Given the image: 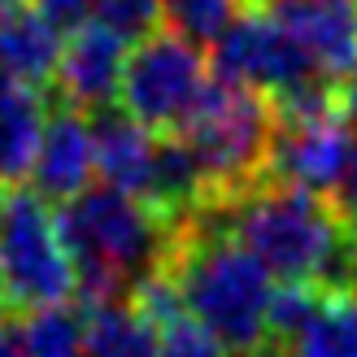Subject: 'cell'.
Listing matches in <instances>:
<instances>
[{"label": "cell", "instance_id": "obj_10", "mask_svg": "<svg viewBox=\"0 0 357 357\" xmlns=\"http://www.w3.org/2000/svg\"><path fill=\"white\" fill-rule=\"evenodd\" d=\"M92 170H96L92 118L70 109V105L48 109L40 153H35V166H31V192L52 209H61L66 201H75L79 192L92 188Z\"/></svg>", "mask_w": 357, "mask_h": 357}, {"label": "cell", "instance_id": "obj_11", "mask_svg": "<svg viewBox=\"0 0 357 357\" xmlns=\"http://www.w3.org/2000/svg\"><path fill=\"white\" fill-rule=\"evenodd\" d=\"M92 153L100 183L153 201L157 174H162V135L144 131L122 109H105L92 114Z\"/></svg>", "mask_w": 357, "mask_h": 357}, {"label": "cell", "instance_id": "obj_5", "mask_svg": "<svg viewBox=\"0 0 357 357\" xmlns=\"http://www.w3.org/2000/svg\"><path fill=\"white\" fill-rule=\"evenodd\" d=\"M70 296L75 271L57 236V209L22 183L0 192V314L22 318Z\"/></svg>", "mask_w": 357, "mask_h": 357}, {"label": "cell", "instance_id": "obj_3", "mask_svg": "<svg viewBox=\"0 0 357 357\" xmlns=\"http://www.w3.org/2000/svg\"><path fill=\"white\" fill-rule=\"evenodd\" d=\"M166 279L174 283L183 310L201 323L231 357L266 349V305L271 275L253 253L227 236L209 209L174 227L166 257Z\"/></svg>", "mask_w": 357, "mask_h": 357}, {"label": "cell", "instance_id": "obj_25", "mask_svg": "<svg viewBox=\"0 0 357 357\" xmlns=\"http://www.w3.org/2000/svg\"><path fill=\"white\" fill-rule=\"evenodd\" d=\"M5 5H13V0H0V9H5Z\"/></svg>", "mask_w": 357, "mask_h": 357}, {"label": "cell", "instance_id": "obj_9", "mask_svg": "<svg viewBox=\"0 0 357 357\" xmlns=\"http://www.w3.org/2000/svg\"><path fill=\"white\" fill-rule=\"evenodd\" d=\"M131 40L118 35L114 26L83 17L79 26H70L66 44H61V61L52 75V92L61 96V105L79 114H105L118 100V79H122V61H127Z\"/></svg>", "mask_w": 357, "mask_h": 357}, {"label": "cell", "instance_id": "obj_13", "mask_svg": "<svg viewBox=\"0 0 357 357\" xmlns=\"http://www.w3.org/2000/svg\"><path fill=\"white\" fill-rule=\"evenodd\" d=\"M48 122L44 87H26L13 79H0V178L17 188L35 166L40 135Z\"/></svg>", "mask_w": 357, "mask_h": 357}, {"label": "cell", "instance_id": "obj_12", "mask_svg": "<svg viewBox=\"0 0 357 357\" xmlns=\"http://www.w3.org/2000/svg\"><path fill=\"white\" fill-rule=\"evenodd\" d=\"M61 44L66 31L52 26L31 0H13V5L0 9V79L26 87H52Z\"/></svg>", "mask_w": 357, "mask_h": 357}, {"label": "cell", "instance_id": "obj_19", "mask_svg": "<svg viewBox=\"0 0 357 357\" xmlns=\"http://www.w3.org/2000/svg\"><path fill=\"white\" fill-rule=\"evenodd\" d=\"M96 22L114 26L127 40H139L153 26H162V0H96Z\"/></svg>", "mask_w": 357, "mask_h": 357}, {"label": "cell", "instance_id": "obj_6", "mask_svg": "<svg viewBox=\"0 0 357 357\" xmlns=\"http://www.w3.org/2000/svg\"><path fill=\"white\" fill-rule=\"evenodd\" d=\"M205 83H209L205 48L162 22L127 48L118 79V109L153 135H174L192 114L196 96L205 92Z\"/></svg>", "mask_w": 357, "mask_h": 357}, {"label": "cell", "instance_id": "obj_2", "mask_svg": "<svg viewBox=\"0 0 357 357\" xmlns=\"http://www.w3.org/2000/svg\"><path fill=\"white\" fill-rule=\"evenodd\" d=\"M209 213L279 283H318V288L349 283L357 236L335 218L323 196L288 183H257L253 192Z\"/></svg>", "mask_w": 357, "mask_h": 357}, {"label": "cell", "instance_id": "obj_4", "mask_svg": "<svg viewBox=\"0 0 357 357\" xmlns=\"http://www.w3.org/2000/svg\"><path fill=\"white\" fill-rule=\"evenodd\" d=\"M174 139L188 149L205 188V209H218L236 196L266 183L275 149V105L240 83L209 75L192 114Z\"/></svg>", "mask_w": 357, "mask_h": 357}, {"label": "cell", "instance_id": "obj_22", "mask_svg": "<svg viewBox=\"0 0 357 357\" xmlns=\"http://www.w3.org/2000/svg\"><path fill=\"white\" fill-rule=\"evenodd\" d=\"M0 357H26L22 335H17V318L0 314Z\"/></svg>", "mask_w": 357, "mask_h": 357}, {"label": "cell", "instance_id": "obj_24", "mask_svg": "<svg viewBox=\"0 0 357 357\" xmlns=\"http://www.w3.org/2000/svg\"><path fill=\"white\" fill-rule=\"evenodd\" d=\"M344 288L357 296V244H353V261H349V283H344Z\"/></svg>", "mask_w": 357, "mask_h": 357}, {"label": "cell", "instance_id": "obj_14", "mask_svg": "<svg viewBox=\"0 0 357 357\" xmlns=\"http://www.w3.org/2000/svg\"><path fill=\"white\" fill-rule=\"evenodd\" d=\"M271 357H357V296L349 288H327L314 314Z\"/></svg>", "mask_w": 357, "mask_h": 357}, {"label": "cell", "instance_id": "obj_1", "mask_svg": "<svg viewBox=\"0 0 357 357\" xmlns=\"http://www.w3.org/2000/svg\"><path fill=\"white\" fill-rule=\"evenodd\" d=\"M174 218L131 192L96 183L57 209V236L66 244L75 296L83 305L131 301L139 283L166 271Z\"/></svg>", "mask_w": 357, "mask_h": 357}, {"label": "cell", "instance_id": "obj_16", "mask_svg": "<svg viewBox=\"0 0 357 357\" xmlns=\"http://www.w3.org/2000/svg\"><path fill=\"white\" fill-rule=\"evenodd\" d=\"M83 323L87 310L70 305H44L17 318V335H22L26 357H83Z\"/></svg>", "mask_w": 357, "mask_h": 357}, {"label": "cell", "instance_id": "obj_15", "mask_svg": "<svg viewBox=\"0 0 357 357\" xmlns=\"http://www.w3.org/2000/svg\"><path fill=\"white\" fill-rule=\"evenodd\" d=\"M83 357H157V327L131 301L83 305Z\"/></svg>", "mask_w": 357, "mask_h": 357}, {"label": "cell", "instance_id": "obj_18", "mask_svg": "<svg viewBox=\"0 0 357 357\" xmlns=\"http://www.w3.org/2000/svg\"><path fill=\"white\" fill-rule=\"evenodd\" d=\"M157 357H231L188 310H174L157 323Z\"/></svg>", "mask_w": 357, "mask_h": 357}, {"label": "cell", "instance_id": "obj_26", "mask_svg": "<svg viewBox=\"0 0 357 357\" xmlns=\"http://www.w3.org/2000/svg\"><path fill=\"white\" fill-rule=\"evenodd\" d=\"M248 5H253V0H248Z\"/></svg>", "mask_w": 357, "mask_h": 357}, {"label": "cell", "instance_id": "obj_17", "mask_svg": "<svg viewBox=\"0 0 357 357\" xmlns=\"http://www.w3.org/2000/svg\"><path fill=\"white\" fill-rule=\"evenodd\" d=\"M240 13H248V0H162V22L192 44L218 40Z\"/></svg>", "mask_w": 357, "mask_h": 357}, {"label": "cell", "instance_id": "obj_7", "mask_svg": "<svg viewBox=\"0 0 357 357\" xmlns=\"http://www.w3.org/2000/svg\"><path fill=\"white\" fill-rule=\"evenodd\" d=\"M213 75L266 96L271 105L310 87H335L314 70V61L296 48V40L266 13L248 9L213 40Z\"/></svg>", "mask_w": 357, "mask_h": 357}, {"label": "cell", "instance_id": "obj_23", "mask_svg": "<svg viewBox=\"0 0 357 357\" xmlns=\"http://www.w3.org/2000/svg\"><path fill=\"white\" fill-rule=\"evenodd\" d=\"M340 109H344V122H349L353 135H357V75L340 87Z\"/></svg>", "mask_w": 357, "mask_h": 357}, {"label": "cell", "instance_id": "obj_21", "mask_svg": "<svg viewBox=\"0 0 357 357\" xmlns=\"http://www.w3.org/2000/svg\"><path fill=\"white\" fill-rule=\"evenodd\" d=\"M35 9H40L52 26H61V31H70V26H79L87 13H92V5L96 0H31Z\"/></svg>", "mask_w": 357, "mask_h": 357}, {"label": "cell", "instance_id": "obj_20", "mask_svg": "<svg viewBox=\"0 0 357 357\" xmlns=\"http://www.w3.org/2000/svg\"><path fill=\"white\" fill-rule=\"evenodd\" d=\"M323 201L331 205V213L340 218L353 236H357V144H353V153H349V162H344V170H340V178H335V188L323 196Z\"/></svg>", "mask_w": 357, "mask_h": 357}, {"label": "cell", "instance_id": "obj_8", "mask_svg": "<svg viewBox=\"0 0 357 357\" xmlns=\"http://www.w3.org/2000/svg\"><path fill=\"white\" fill-rule=\"evenodd\" d=\"M248 9L288 31L327 83L344 87L357 75V0H253Z\"/></svg>", "mask_w": 357, "mask_h": 357}]
</instances>
